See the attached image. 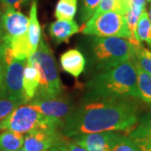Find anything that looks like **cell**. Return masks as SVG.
I'll use <instances>...</instances> for the list:
<instances>
[{
    "label": "cell",
    "instance_id": "cell-1",
    "mask_svg": "<svg viewBox=\"0 0 151 151\" xmlns=\"http://www.w3.org/2000/svg\"><path fill=\"white\" fill-rule=\"evenodd\" d=\"M139 119L138 106L130 97L84 95L64 120L62 134L70 139L101 132L129 133Z\"/></svg>",
    "mask_w": 151,
    "mask_h": 151
},
{
    "label": "cell",
    "instance_id": "cell-2",
    "mask_svg": "<svg viewBox=\"0 0 151 151\" xmlns=\"http://www.w3.org/2000/svg\"><path fill=\"white\" fill-rule=\"evenodd\" d=\"M80 45L85 53L87 70L92 75L132 59L134 55V45L124 38L87 35Z\"/></svg>",
    "mask_w": 151,
    "mask_h": 151
},
{
    "label": "cell",
    "instance_id": "cell-3",
    "mask_svg": "<svg viewBox=\"0 0 151 151\" xmlns=\"http://www.w3.org/2000/svg\"><path fill=\"white\" fill-rule=\"evenodd\" d=\"M85 95L140 98L133 58L93 74L86 82Z\"/></svg>",
    "mask_w": 151,
    "mask_h": 151
},
{
    "label": "cell",
    "instance_id": "cell-4",
    "mask_svg": "<svg viewBox=\"0 0 151 151\" xmlns=\"http://www.w3.org/2000/svg\"><path fill=\"white\" fill-rule=\"evenodd\" d=\"M28 59L30 60L40 73V85L35 96L38 98L60 97L63 92V86L53 51L44 39H40L35 52Z\"/></svg>",
    "mask_w": 151,
    "mask_h": 151
},
{
    "label": "cell",
    "instance_id": "cell-5",
    "mask_svg": "<svg viewBox=\"0 0 151 151\" xmlns=\"http://www.w3.org/2000/svg\"><path fill=\"white\" fill-rule=\"evenodd\" d=\"M63 126V120L45 116L29 103L19 106L5 119L0 121V130H11L23 134L36 130L62 131Z\"/></svg>",
    "mask_w": 151,
    "mask_h": 151
},
{
    "label": "cell",
    "instance_id": "cell-6",
    "mask_svg": "<svg viewBox=\"0 0 151 151\" xmlns=\"http://www.w3.org/2000/svg\"><path fill=\"white\" fill-rule=\"evenodd\" d=\"M81 32L86 35L98 37L124 38L131 43L133 40L126 17L114 11L92 16L82 27Z\"/></svg>",
    "mask_w": 151,
    "mask_h": 151
},
{
    "label": "cell",
    "instance_id": "cell-7",
    "mask_svg": "<svg viewBox=\"0 0 151 151\" xmlns=\"http://www.w3.org/2000/svg\"><path fill=\"white\" fill-rule=\"evenodd\" d=\"M5 45L4 70L0 86V97L10 99L21 104L26 103L24 93V70L27 60L14 58L10 48Z\"/></svg>",
    "mask_w": 151,
    "mask_h": 151
},
{
    "label": "cell",
    "instance_id": "cell-8",
    "mask_svg": "<svg viewBox=\"0 0 151 151\" xmlns=\"http://www.w3.org/2000/svg\"><path fill=\"white\" fill-rule=\"evenodd\" d=\"M67 138L61 130H36L24 134L23 150L25 151H44L63 145Z\"/></svg>",
    "mask_w": 151,
    "mask_h": 151
},
{
    "label": "cell",
    "instance_id": "cell-9",
    "mask_svg": "<svg viewBox=\"0 0 151 151\" xmlns=\"http://www.w3.org/2000/svg\"><path fill=\"white\" fill-rule=\"evenodd\" d=\"M28 103L45 116L63 121L75 107L70 99L62 96L51 98L34 97Z\"/></svg>",
    "mask_w": 151,
    "mask_h": 151
},
{
    "label": "cell",
    "instance_id": "cell-10",
    "mask_svg": "<svg viewBox=\"0 0 151 151\" xmlns=\"http://www.w3.org/2000/svg\"><path fill=\"white\" fill-rule=\"evenodd\" d=\"M29 18L14 8H4L3 14L4 43L9 44L13 40L25 35L28 29Z\"/></svg>",
    "mask_w": 151,
    "mask_h": 151
},
{
    "label": "cell",
    "instance_id": "cell-11",
    "mask_svg": "<svg viewBox=\"0 0 151 151\" xmlns=\"http://www.w3.org/2000/svg\"><path fill=\"white\" fill-rule=\"evenodd\" d=\"M113 132H101L74 136L70 139L88 151H109Z\"/></svg>",
    "mask_w": 151,
    "mask_h": 151
},
{
    "label": "cell",
    "instance_id": "cell-12",
    "mask_svg": "<svg viewBox=\"0 0 151 151\" xmlns=\"http://www.w3.org/2000/svg\"><path fill=\"white\" fill-rule=\"evenodd\" d=\"M79 31L80 27L74 20L57 19L49 26L50 35L55 45L68 42L69 39Z\"/></svg>",
    "mask_w": 151,
    "mask_h": 151
},
{
    "label": "cell",
    "instance_id": "cell-13",
    "mask_svg": "<svg viewBox=\"0 0 151 151\" xmlns=\"http://www.w3.org/2000/svg\"><path fill=\"white\" fill-rule=\"evenodd\" d=\"M62 69L75 78L79 77L86 67V58L77 49H71L60 56Z\"/></svg>",
    "mask_w": 151,
    "mask_h": 151
},
{
    "label": "cell",
    "instance_id": "cell-14",
    "mask_svg": "<svg viewBox=\"0 0 151 151\" xmlns=\"http://www.w3.org/2000/svg\"><path fill=\"white\" fill-rule=\"evenodd\" d=\"M40 85V73L37 68L33 65L30 60L27 59V62L24 70V93L26 103L31 101L37 92Z\"/></svg>",
    "mask_w": 151,
    "mask_h": 151
},
{
    "label": "cell",
    "instance_id": "cell-15",
    "mask_svg": "<svg viewBox=\"0 0 151 151\" xmlns=\"http://www.w3.org/2000/svg\"><path fill=\"white\" fill-rule=\"evenodd\" d=\"M28 40L32 49L33 53L35 52L37 50L38 45L40 44L41 39V28L37 16V4L34 1L30 7L29 12V24H28L27 32Z\"/></svg>",
    "mask_w": 151,
    "mask_h": 151
},
{
    "label": "cell",
    "instance_id": "cell-16",
    "mask_svg": "<svg viewBox=\"0 0 151 151\" xmlns=\"http://www.w3.org/2000/svg\"><path fill=\"white\" fill-rule=\"evenodd\" d=\"M136 71H137V86L139 92V97L145 103H151V75L143 70L138 61L133 57Z\"/></svg>",
    "mask_w": 151,
    "mask_h": 151
},
{
    "label": "cell",
    "instance_id": "cell-17",
    "mask_svg": "<svg viewBox=\"0 0 151 151\" xmlns=\"http://www.w3.org/2000/svg\"><path fill=\"white\" fill-rule=\"evenodd\" d=\"M24 134L11 130L0 134V151H19L23 148Z\"/></svg>",
    "mask_w": 151,
    "mask_h": 151
},
{
    "label": "cell",
    "instance_id": "cell-18",
    "mask_svg": "<svg viewBox=\"0 0 151 151\" xmlns=\"http://www.w3.org/2000/svg\"><path fill=\"white\" fill-rule=\"evenodd\" d=\"M130 8L131 0H101L92 16H97L109 11H114L125 16Z\"/></svg>",
    "mask_w": 151,
    "mask_h": 151
},
{
    "label": "cell",
    "instance_id": "cell-19",
    "mask_svg": "<svg viewBox=\"0 0 151 151\" xmlns=\"http://www.w3.org/2000/svg\"><path fill=\"white\" fill-rule=\"evenodd\" d=\"M128 136L134 142L140 151H151V134L140 124L130 130Z\"/></svg>",
    "mask_w": 151,
    "mask_h": 151
},
{
    "label": "cell",
    "instance_id": "cell-20",
    "mask_svg": "<svg viewBox=\"0 0 151 151\" xmlns=\"http://www.w3.org/2000/svg\"><path fill=\"white\" fill-rule=\"evenodd\" d=\"M109 151H140L134 142L128 135L121 134L113 132L111 140Z\"/></svg>",
    "mask_w": 151,
    "mask_h": 151
},
{
    "label": "cell",
    "instance_id": "cell-21",
    "mask_svg": "<svg viewBox=\"0 0 151 151\" xmlns=\"http://www.w3.org/2000/svg\"><path fill=\"white\" fill-rule=\"evenodd\" d=\"M77 10V0H59L55 9L57 19L73 20Z\"/></svg>",
    "mask_w": 151,
    "mask_h": 151
},
{
    "label": "cell",
    "instance_id": "cell-22",
    "mask_svg": "<svg viewBox=\"0 0 151 151\" xmlns=\"http://www.w3.org/2000/svg\"><path fill=\"white\" fill-rule=\"evenodd\" d=\"M136 30L139 41L146 42L151 50V23L146 11H144L139 18Z\"/></svg>",
    "mask_w": 151,
    "mask_h": 151
},
{
    "label": "cell",
    "instance_id": "cell-23",
    "mask_svg": "<svg viewBox=\"0 0 151 151\" xmlns=\"http://www.w3.org/2000/svg\"><path fill=\"white\" fill-rule=\"evenodd\" d=\"M134 58L141 68L151 75V51L142 46L134 45Z\"/></svg>",
    "mask_w": 151,
    "mask_h": 151
},
{
    "label": "cell",
    "instance_id": "cell-24",
    "mask_svg": "<svg viewBox=\"0 0 151 151\" xmlns=\"http://www.w3.org/2000/svg\"><path fill=\"white\" fill-rule=\"evenodd\" d=\"M101 0H80L79 20L81 23L86 22L94 14Z\"/></svg>",
    "mask_w": 151,
    "mask_h": 151
},
{
    "label": "cell",
    "instance_id": "cell-25",
    "mask_svg": "<svg viewBox=\"0 0 151 151\" xmlns=\"http://www.w3.org/2000/svg\"><path fill=\"white\" fill-rule=\"evenodd\" d=\"M20 105L22 104L19 102L0 97V121L5 119L8 115H9L15 108Z\"/></svg>",
    "mask_w": 151,
    "mask_h": 151
},
{
    "label": "cell",
    "instance_id": "cell-26",
    "mask_svg": "<svg viewBox=\"0 0 151 151\" xmlns=\"http://www.w3.org/2000/svg\"><path fill=\"white\" fill-rule=\"evenodd\" d=\"M29 1V0H0V3L4 8L10 7L19 10L24 6V4H27Z\"/></svg>",
    "mask_w": 151,
    "mask_h": 151
},
{
    "label": "cell",
    "instance_id": "cell-27",
    "mask_svg": "<svg viewBox=\"0 0 151 151\" xmlns=\"http://www.w3.org/2000/svg\"><path fill=\"white\" fill-rule=\"evenodd\" d=\"M62 148H63V151H88L85 148L77 145L74 141H72L68 138L65 139Z\"/></svg>",
    "mask_w": 151,
    "mask_h": 151
},
{
    "label": "cell",
    "instance_id": "cell-28",
    "mask_svg": "<svg viewBox=\"0 0 151 151\" xmlns=\"http://www.w3.org/2000/svg\"><path fill=\"white\" fill-rule=\"evenodd\" d=\"M139 124L151 134V113H147L139 119Z\"/></svg>",
    "mask_w": 151,
    "mask_h": 151
},
{
    "label": "cell",
    "instance_id": "cell-29",
    "mask_svg": "<svg viewBox=\"0 0 151 151\" xmlns=\"http://www.w3.org/2000/svg\"><path fill=\"white\" fill-rule=\"evenodd\" d=\"M4 50H5V45L4 42L0 43V86L3 80L4 76Z\"/></svg>",
    "mask_w": 151,
    "mask_h": 151
},
{
    "label": "cell",
    "instance_id": "cell-30",
    "mask_svg": "<svg viewBox=\"0 0 151 151\" xmlns=\"http://www.w3.org/2000/svg\"><path fill=\"white\" fill-rule=\"evenodd\" d=\"M3 14L4 10L0 5V33H3Z\"/></svg>",
    "mask_w": 151,
    "mask_h": 151
},
{
    "label": "cell",
    "instance_id": "cell-31",
    "mask_svg": "<svg viewBox=\"0 0 151 151\" xmlns=\"http://www.w3.org/2000/svg\"><path fill=\"white\" fill-rule=\"evenodd\" d=\"M65 143V142H64ZM63 143V144H64ZM62 146H63V145L61 146H60V147H54V148H51V149H49V150H44V151H63V148H62ZM19 151H25L23 149H21V150H19Z\"/></svg>",
    "mask_w": 151,
    "mask_h": 151
},
{
    "label": "cell",
    "instance_id": "cell-32",
    "mask_svg": "<svg viewBox=\"0 0 151 151\" xmlns=\"http://www.w3.org/2000/svg\"><path fill=\"white\" fill-rule=\"evenodd\" d=\"M4 41V34L0 33V43H2Z\"/></svg>",
    "mask_w": 151,
    "mask_h": 151
},
{
    "label": "cell",
    "instance_id": "cell-33",
    "mask_svg": "<svg viewBox=\"0 0 151 151\" xmlns=\"http://www.w3.org/2000/svg\"><path fill=\"white\" fill-rule=\"evenodd\" d=\"M149 18H150V23H151V5H150V11H149Z\"/></svg>",
    "mask_w": 151,
    "mask_h": 151
},
{
    "label": "cell",
    "instance_id": "cell-34",
    "mask_svg": "<svg viewBox=\"0 0 151 151\" xmlns=\"http://www.w3.org/2000/svg\"><path fill=\"white\" fill-rule=\"evenodd\" d=\"M146 2H151V0H146Z\"/></svg>",
    "mask_w": 151,
    "mask_h": 151
},
{
    "label": "cell",
    "instance_id": "cell-35",
    "mask_svg": "<svg viewBox=\"0 0 151 151\" xmlns=\"http://www.w3.org/2000/svg\"><path fill=\"white\" fill-rule=\"evenodd\" d=\"M150 108H151V103H150Z\"/></svg>",
    "mask_w": 151,
    "mask_h": 151
}]
</instances>
